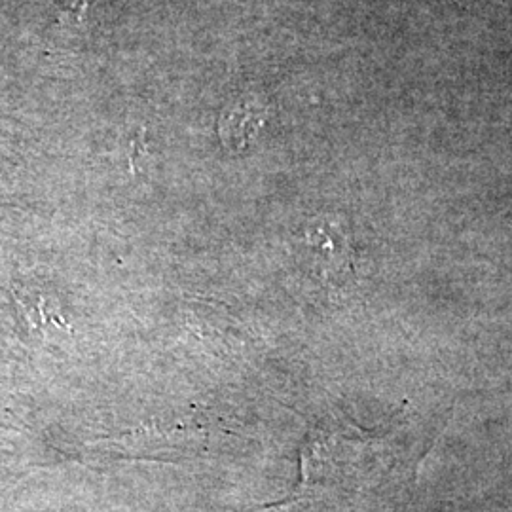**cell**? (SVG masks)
<instances>
[{
	"label": "cell",
	"instance_id": "obj_1",
	"mask_svg": "<svg viewBox=\"0 0 512 512\" xmlns=\"http://www.w3.org/2000/svg\"><path fill=\"white\" fill-rule=\"evenodd\" d=\"M256 120L258 118H256L255 110L253 109L234 110L232 118H226V122H224V129H222L224 143L236 148L247 145L249 139L255 133L256 126H258Z\"/></svg>",
	"mask_w": 512,
	"mask_h": 512
}]
</instances>
